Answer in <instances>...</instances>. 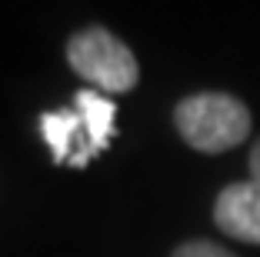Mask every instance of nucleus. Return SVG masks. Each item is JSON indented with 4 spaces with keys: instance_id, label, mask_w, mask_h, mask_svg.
<instances>
[{
    "instance_id": "2",
    "label": "nucleus",
    "mask_w": 260,
    "mask_h": 257,
    "mask_svg": "<svg viewBox=\"0 0 260 257\" xmlns=\"http://www.w3.org/2000/svg\"><path fill=\"white\" fill-rule=\"evenodd\" d=\"M67 64L104 94H127L140 80V64L107 27H84L67 40Z\"/></svg>"
},
{
    "instance_id": "3",
    "label": "nucleus",
    "mask_w": 260,
    "mask_h": 257,
    "mask_svg": "<svg viewBox=\"0 0 260 257\" xmlns=\"http://www.w3.org/2000/svg\"><path fill=\"white\" fill-rule=\"evenodd\" d=\"M214 224L234 241L260 244V184L237 181L223 187L214 201Z\"/></svg>"
},
{
    "instance_id": "5",
    "label": "nucleus",
    "mask_w": 260,
    "mask_h": 257,
    "mask_svg": "<svg viewBox=\"0 0 260 257\" xmlns=\"http://www.w3.org/2000/svg\"><path fill=\"white\" fill-rule=\"evenodd\" d=\"M80 130L84 121L77 117V110H57V113H44L40 117V134H44L47 147H50V157L54 164H70L80 167Z\"/></svg>"
},
{
    "instance_id": "7",
    "label": "nucleus",
    "mask_w": 260,
    "mask_h": 257,
    "mask_svg": "<svg viewBox=\"0 0 260 257\" xmlns=\"http://www.w3.org/2000/svg\"><path fill=\"white\" fill-rule=\"evenodd\" d=\"M250 181L260 184V140L253 144V151H250Z\"/></svg>"
},
{
    "instance_id": "1",
    "label": "nucleus",
    "mask_w": 260,
    "mask_h": 257,
    "mask_svg": "<svg viewBox=\"0 0 260 257\" xmlns=\"http://www.w3.org/2000/svg\"><path fill=\"white\" fill-rule=\"evenodd\" d=\"M177 134L187 140V147L200 154H223L230 147L244 144L250 137V110L234 94L204 91L190 94L174 107Z\"/></svg>"
},
{
    "instance_id": "6",
    "label": "nucleus",
    "mask_w": 260,
    "mask_h": 257,
    "mask_svg": "<svg viewBox=\"0 0 260 257\" xmlns=\"http://www.w3.org/2000/svg\"><path fill=\"white\" fill-rule=\"evenodd\" d=\"M174 257H234V254L223 250L220 244H210V241H187L174 250Z\"/></svg>"
},
{
    "instance_id": "4",
    "label": "nucleus",
    "mask_w": 260,
    "mask_h": 257,
    "mask_svg": "<svg viewBox=\"0 0 260 257\" xmlns=\"http://www.w3.org/2000/svg\"><path fill=\"white\" fill-rule=\"evenodd\" d=\"M74 110L84 121V134H87V154L97 157L110 147L117 134V104L110 97H100V91H77L74 94Z\"/></svg>"
}]
</instances>
